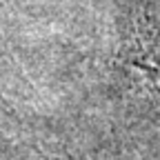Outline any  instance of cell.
Wrapping results in <instances>:
<instances>
[{
  "label": "cell",
  "instance_id": "1",
  "mask_svg": "<svg viewBox=\"0 0 160 160\" xmlns=\"http://www.w3.org/2000/svg\"><path fill=\"white\" fill-rule=\"evenodd\" d=\"M153 56H156V60H158V62H160V42L156 45V53H153Z\"/></svg>",
  "mask_w": 160,
  "mask_h": 160
}]
</instances>
